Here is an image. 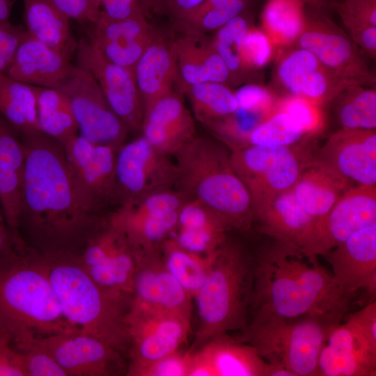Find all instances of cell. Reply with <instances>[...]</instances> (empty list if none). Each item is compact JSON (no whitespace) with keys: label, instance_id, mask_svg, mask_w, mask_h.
Listing matches in <instances>:
<instances>
[{"label":"cell","instance_id":"1","mask_svg":"<svg viewBox=\"0 0 376 376\" xmlns=\"http://www.w3.org/2000/svg\"><path fill=\"white\" fill-rule=\"evenodd\" d=\"M25 148L18 233L45 255L81 256L108 224L80 205L64 147L42 131L19 135Z\"/></svg>","mask_w":376,"mask_h":376},{"label":"cell","instance_id":"2","mask_svg":"<svg viewBox=\"0 0 376 376\" xmlns=\"http://www.w3.org/2000/svg\"><path fill=\"white\" fill-rule=\"evenodd\" d=\"M352 298L318 256L301 247L274 240L254 257L250 314L261 311L288 318H313L334 324L347 315Z\"/></svg>","mask_w":376,"mask_h":376},{"label":"cell","instance_id":"3","mask_svg":"<svg viewBox=\"0 0 376 376\" xmlns=\"http://www.w3.org/2000/svg\"><path fill=\"white\" fill-rule=\"evenodd\" d=\"M0 324L19 351L38 338L77 329L61 312L45 256L24 242L0 256Z\"/></svg>","mask_w":376,"mask_h":376},{"label":"cell","instance_id":"4","mask_svg":"<svg viewBox=\"0 0 376 376\" xmlns=\"http://www.w3.org/2000/svg\"><path fill=\"white\" fill-rule=\"evenodd\" d=\"M49 276L66 320L111 345L127 359L131 345L127 316L132 295L98 284L79 255H45Z\"/></svg>","mask_w":376,"mask_h":376},{"label":"cell","instance_id":"5","mask_svg":"<svg viewBox=\"0 0 376 376\" xmlns=\"http://www.w3.org/2000/svg\"><path fill=\"white\" fill-rule=\"evenodd\" d=\"M230 155L221 142L197 135L173 156L175 188L206 206L230 230L247 231L253 225L251 199L231 166Z\"/></svg>","mask_w":376,"mask_h":376},{"label":"cell","instance_id":"6","mask_svg":"<svg viewBox=\"0 0 376 376\" xmlns=\"http://www.w3.org/2000/svg\"><path fill=\"white\" fill-rule=\"evenodd\" d=\"M253 283L254 257L227 238L217 249L206 280L194 297L198 321L191 352L212 338L246 327Z\"/></svg>","mask_w":376,"mask_h":376},{"label":"cell","instance_id":"7","mask_svg":"<svg viewBox=\"0 0 376 376\" xmlns=\"http://www.w3.org/2000/svg\"><path fill=\"white\" fill-rule=\"evenodd\" d=\"M334 324L313 318H288L253 311L246 327L234 338L293 376H318L319 354Z\"/></svg>","mask_w":376,"mask_h":376},{"label":"cell","instance_id":"8","mask_svg":"<svg viewBox=\"0 0 376 376\" xmlns=\"http://www.w3.org/2000/svg\"><path fill=\"white\" fill-rule=\"evenodd\" d=\"M313 159L305 158L295 145L249 146L233 150L230 155L233 169L251 196L253 217L276 196L290 189Z\"/></svg>","mask_w":376,"mask_h":376},{"label":"cell","instance_id":"9","mask_svg":"<svg viewBox=\"0 0 376 376\" xmlns=\"http://www.w3.org/2000/svg\"><path fill=\"white\" fill-rule=\"evenodd\" d=\"M333 325L321 348L318 376L376 375V301Z\"/></svg>","mask_w":376,"mask_h":376},{"label":"cell","instance_id":"10","mask_svg":"<svg viewBox=\"0 0 376 376\" xmlns=\"http://www.w3.org/2000/svg\"><path fill=\"white\" fill-rule=\"evenodd\" d=\"M306 24L294 46L307 49L347 86H375V76L357 45L326 13L306 5Z\"/></svg>","mask_w":376,"mask_h":376},{"label":"cell","instance_id":"11","mask_svg":"<svg viewBox=\"0 0 376 376\" xmlns=\"http://www.w3.org/2000/svg\"><path fill=\"white\" fill-rule=\"evenodd\" d=\"M64 148L80 205L95 217L108 218L105 210L120 204L116 176L118 150L91 143L81 135Z\"/></svg>","mask_w":376,"mask_h":376},{"label":"cell","instance_id":"12","mask_svg":"<svg viewBox=\"0 0 376 376\" xmlns=\"http://www.w3.org/2000/svg\"><path fill=\"white\" fill-rule=\"evenodd\" d=\"M54 89L68 100L81 136L118 150L124 144L130 130L113 111L90 72L76 65Z\"/></svg>","mask_w":376,"mask_h":376},{"label":"cell","instance_id":"13","mask_svg":"<svg viewBox=\"0 0 376 376\" xmlns=\"http://www.w3.org/2000/svg\"><path fill=\"white\" fill-rule=\"evenodd\" d=\"M171 157L157 150L143 136L124 143L116 162L120 205L130 198L175 188L177 167Z\"/></svg>","mask_w":376,"mask_h":376},{"label":"cell","instance_id":"14","mask_svg":"<svg viewBox=\"0 0 376 376\" xmlns=\"http://www.w3.org/2000/svg\"><path fill=\"white\" fill-rule=\"evenodd\" d=\"M191 315L180 313L130 308L127 368L144 366L180 349L191 333Z\"/></svg>","mask_w":376,"mask_h":376},{"label":"cell","instance_id":"15","mask_svg":"<svg viewBox=\"0 0 376 376\" xmlns=\"http://www.w3.org/2000/svg\"><path fill=\"white\" fill-rule=\"evenodd\" d=\"M68 376L126 375L125 357L105 341L77 329L38 338Z\"/></svg>","mask_w":376,"mask_h":376},{"label":"cell","instance_id":"16","mask_svg":"<svg viewBox=\"0 0 376 376\" xmlns=\"http://www.w3.org/2000/svg\"><path fill=\"white\" fill-rule=\"evenodd\" d=\"M273 88L281 96H299L322 107L344 88L340 81L307 49L292 46L277 52Z\"/></svg>","mask_w":376,"mask_h":376},{"label":"cell","instance_id":"17","mask_svg":"<svg viewBox=\"0 0 376 376\" xmlns=\"http://www.w3.org/2000/svg\"><path fill=\"white\" fill-rule=\"evenodd\" d=\"M76 56L77 65L91 73L113 111L130 130H141L144 114L134 71L111 62L84 38Z\"/></svg>","mask_w":376,"mask_h":376},{"label":"cell","instance_id":"18","mask_svg":"<svg viewBox=\"0 0 376 376\" xmlns=\"http://www.w3.org/2000/svg\"><path fill=\"white\" fill-rule=\"evenodd\" d=\"M374 224H376V185L352 187L316 223L307 251L323 256L355 232Z\"/></svg>","mask_w":376,"mask_h":376},{"label":"cell","instance_id":"19","mask_svg":"<svg viewBox=\"0 0 376 376\" xmlns=\"http://www.w3.org/2000/svg\"><path fill=\"white\" fill-rule=\"evenodd\" d=\"M134 253L136 265L130 308L191 315L193 298L167 269L161 248Z\"/></svg>","mask_w":376,"mask_h":376},{"label":"cell","instance_id":"20","mask_svg":"<svg viewBox=\"0 0 376 376\" xmlns=\"http://www.w3.org/2000/svg\"><path fill=\"white\" fill-rule=\"evenodd\" d=\"M281 370L226 333L192 352L189 376H279Z\"/></svg>","mask_w":376,"mask_h":376},{"label":"cell","instance_id":"21","mask_svg":"<svg viewBox=\"0 0 376 376\" xmlns=\"http://www.w3.org/2000/svg\"><path fill=\"white\" fill-rule=\"evenodd\" d=\"M332 275L346 294L354 297L365 290L375 299L376 293V224L359 230L323 256Z\"/></svg>","mask_w":376,"mask_h":376},{"label":"cell","instance_id":"22","mask_svg":"<svg viewBox=\"0 0 376 376\" xmlns=\"http://www.w3.org/2000/svg\"><path fill=\"white\" fill-rule=\"evenodd\" d=\"M313 160L358 185H376V131L340 128Z\"/></svg>","mask_w":376,"mask_h":376},{"label":"cell","instance_id":"23","mask_svg":"<svg viewBox=\"0 0 376 376\" xmlns=\"http://www.w3.org/2000/svg\"><path fill=\"white\" fill-rule=\"evenodd\" d=\"M86 24L87 40L109 61L133 71L154 36L143 15L111 19L101 10Z\"/></svg>","mask_w":376,"mask_h":376},{"label":"cell","instance_id":"24","mask_svg":"<svg viewBox=\"0 0 376 376\" xmlns=\"http://www.w3.org/2000/svg\"><path fill=\"white\" fill-rule=\"evenodd\" d=\"M141 130L155 148L172 157L197 136L194 116L177 91L152 107L144 116Z\"/></svg>","mask_w":376,"mask_h":376},{"label":"cell","instance_id":"25","mask_svg":"<svg viewBox=\"0 0 376 376\" xmlns=\"http://www.w3.org/2000/svg\"><path fill=\"white\" fill-rule=\"evenodd\" d=\"M134 74L145 116L157 101L176 91L175 85L181 87L173 40L154 34Z\"/></svg>","mask_w":376,"mask_h":376},{"label":"cell","instance_id":"26","mask_svg":"<svg viewBox=\"0 0 376 376\" xmlns=\"http://www.w3.org/2000/svg\"><path fill=\"white\" fill-rule=\"evenodd\" d=\"M273 240L308 250L316 221L301 207L292 189L273 198L253 217V224Z\"/></svg>","mask_w":376,"mask_h":376},{"label":"cell","instance_id":"27","mask_svg":"<svg viewBox=\"0 0 376 376\" xmlns=\"http://www.w3.org/2000/svg\"><path fill=\"white\" fill-rule=\"evenodd\" d=\"M182 91L185 86L219 82L228 84L230 74L213 40L203 33L185 31L173 40Z\"/></svg>","mask_w":376,"mask_h":376},{"label":"cell","instance_id":"28","mask_svg":"<svg viewBox=\"0 0 376 376\" xmlns=\"http://www.w3.org/2000/svg\"><path fill=\"white\" fill-rule=\"evenodd\" d=\"M74 66L70 61L28 33L6 74L29 85L56 88Z\"/></svg>","mask_w":376,"mask_h":376},{"label":"cell","instance_id":"29","mask_svg":"<svg viewBox=\"0 0 376 376\" xmlns=\"http://www.w3.org/2000/svg\"><path fill=\"white\" fill-rule=\"evenodd\" d=\"M230 229L210 209L194 199H188L178 212L171 235L184 249L207 255L217 251L227 240Z\"/></svg>","mask_w":376,"mask_h":376},{"label":"cell","instance_id":"30","mask_svg":"<svg viewBox=\"0 0 376 376\" xmlns=\"http://www.w3.org/2000/svg\"><path fill=\"white\" fill-rule=\"evenodd\" d=\"M350 182L330 168L313 159L303 169L291 189L301 207L317 223L352 187Z\"/></svg>","mask_w":376,"mask_h":376},{"label":"cell","instance_id":"31","mask_svg":"<svg viewBox=\"0 0 376 376\" xmlns=\"http://www.w3.org/2000/svg\"><path fill=\"white\" fill-rule=\"evenodd\" d=\"M26 29L33 38L70 61L78 41L70 26V18L48 0H23Z\"/></svg>","mask_w":376,"mask_h":376},{"label":"cell","instance_id":"32","mask_svg":"<svg viewBox=\"0 0 376 376\" xmlns=\"http://www.w3.org/2000/svg\"><path fill=\"white\" fill-rule=\"evenodd\" d=\"M178 212L133 216L115 210L109 220L123 232L134 253H140L161 248L175 229Z\"/></svg>","mask_w":376,"mask_h":376},{"label":"cell","instance_id":"33","mask_svg":"<svg viewBox=\"0 0 376 376\" xmlns=\"http://www.w3.org/2000/svg\"><path fill=\"white\" fill-rule=\"evenodd\" d=\"M31 86L40 130L65 147L77 136L79 130L68 100L56 89Z\"/></svg>","mask_w":376,"mask_h":376},{"label":"cell","instance_id":"34","mask_svg":"<svg viewBox=\"0 0 376 376\" xmlns=\"http://www.w3.org/2000/svg\"><path fill=\"white\" fill-rule=\"evenodd\" d=\"M305 8L301 0H267L260 15V29L276 53L295 45L305 26Z\"/></svg>","mask_w":376,"mask_h":376},{"label":"cell","instance_id":"35","mask_svg":"<svg viewBox=\"0 0 376 376\" xmlns=\"http://www.w3.org/2000/svg\"><path fill=\"white\" fill-rule=\"evenodd\" d=\"M217 251L207 255L194 253L180 246L171 236L161 246L167 269L193 299L206 280Z\"/></svg>","mask_w":376,"mask_h":376},{"label":"cell","instance_id":"36","mask_svg":"<svg viewBox=\"0 0 376 376\" xmlns=\"http://www.w3.org/2000/svg\"><path fill=\"white\" fill-rule=\"evenodd\" d=\"M0 114L19 135L39 131L36 97L32 86L0 73Z\"/></svg>","mask_w":376,"mask_h":376},{"label":"cell","instance_id":"37","mask_svg":"<svg viewBox=\"0 0 376 376\" xmlns=\"http://www.w3.org/2000/svg\"><path fill=\"white\" fill-rule=\"evenodd\" d=\"M329 103L340 128L375 130V87L348 86L342 89Z\"/></svg>","mask_w":376,"mask_h":376},{"label":"cell","instance_id":"38","mask_svg":"<svg viewBox=\"0 0 376 376\" xmlns=\"http://www.w3.org/2000/svg\"><path fill=\"white\" fill-rule=\"evenodd\" d=\"M195 118L205 127L212 123L233 113L238 103L228 84L219 82H205L185 86Z\"/></svg>","mask_w":376,"mask_h":376},{"label":"cell","instance_id":"39","mask_svg":"<svg viewBox=\"0 0 376 376\" xmlns=\"http://www.w3.org/2000/svg\"><path fill=\"white\" fill-rule=\"evenodd\" d=\"M136 265L134 251L121 230L105 262L100 265L85 267L100 285L132 295Z\"/></svg>","mask_w":376,"mask_h":376},{"label":"cell","instance_id":"40","mask_svg":"<svg viewBox=\"0 0 376 376\" xmlns=\"http://www.w3.org/2000/svg\"><path fill=\"white\" fill-rule=\"evenodd\" d=\"M306 138L301 126L288 113L276 109L250 132L247 146L288 147Z\"/></svg>","mask_w":376,"mask_h":376},{"label":"cell","instance_id":"41","mask_svg":"<svg viewBox=\"0 0 376 376\" xmlns=\"http://www.w3.org/2000/svg\"><path fill=\"white\" fill-rule=\"evenodd\" d=\"M251 26V17L244 10L217 29L212 40L217 52L229 70L230 82L233 84L240 83L244 75L240 52L243 38Z\"/></svg>","mask_w":376,"mask_h":376},{"label":"cell","instance_id":"42","mask_svg":"<svg viewBox=\"0 0 376 376\" xmlns=\"http://www.w3.org/2000/svg\"><path fill=\"white\" fill-rule=\"evenodd\" d=\"M22 191V174L0 161V207L7 226L17 234Z\"/></svg>","mask_w":376,"mask_h":376},{"label":"cell","instance_id":"43","mask_svg":"<svg viewBox=\"0 0 376 376\" xmlns=\"http://www.w3.org/2000/svg\"><path fill=\"white\" fill-rule=\"evenodd\" d=\"M276 108L291 116L306 136L318 135L323 131L325 125L323 107L308 99L299 96H281Z\"/></svg>","mask_w":376,"mask_h":376},{"label":"cell","instance_id":"44","mask_svg":"<svg viewBox=\"0 0 376 376\" xmlns=\"http://www.w3.org/2000/svg\"><path fill=\"white\" fill-rule=\"evenodd\" d=\"M276 55V49L267 36L260 29L251 26L240 47V57L244 72L263 68Z\"/></svg>","mask_w":376,"mask_h":376},{"label":"cell","instance_id":"45","mask_svg":"<svg viewBox=\"0 0 376 376\" xmlns=\"http://www.w3.org/2000/svg\"><path fill=\"white\" fill-rule=\"evenodd\" d=\"M191 351L180 349L144 366L129 368L128 376H189Z\"/></svg>","mask_w":376,"mask_h":376},{"label":"cell","instance_id":"46","mask_svg":"<svg viewBox=\"0 0 376 376\" xmlns=\"http://www.w3.org/2000/svg\"><path fill=\"white\" fill-rule=\"evenodd\" d=\"M238 107L270 116L281 97L273 88L257 84H248L235 92Z\"/></svg>","mask_w":376,"mask_h":376},{"label":"cell","instance_id":"47","mask_svg":"<svg viewBox=\"0 0 376 376\" xmlns=\"http://www.w3.org/2000/svg\"><path fill=\"white\" fill-rule=\"evenodd\" d=\"M251 0H234L224 6L213 8L196 20L182 24L185 31L205 33L217 31L230 19L243 13Z\"/></svg>","mask_w":376,"mask_h":376},{"label":"cell","instance_id":"48","mask_svg":"<svg viewBox=\"0 0 376 376\" xmlns=\"http://www.w3.org/2000/svg\"><path fill=\"white\" fill-rule=\"evenodd\" d=\"M333 8L347 31L363 26H376V0L334 1Z\"/></svg>","mask_w":376,"mask_h":376},{"label":"cell","instance_id":"49","mask_svg":"<svg viewBox=\"0 0 376 376\" xmlns=\"http://www.w3.org/2000/svg\"><path fill=\"white\" fill-rule=\"evenodd\" d=\"M25 148L16 130L0 114V161L22 174Z\"/></svg>","mask_w":376,"mask_h":376},{"label":"cell","instance_id":"50","mask_svg":"<svg viewBox=\"0 0 376 376\" xmlns=\"http://www.w3.org/2000/svg\"><path fill=\"white\" fill-rule=\"evenodd\" d=\"M36 340L28 348L21 351L26 376H68L53 357Z\"/></svg>","mask_w":376,"mask_h":376},{"label":"cell","instance_id":"51","mask_svg":"<svg viewBox=\"0 0 376 376\" xmlns=\"http://www.w3.org/2000/svg\"><path fill=\"white\" fill-rule=\"evenodd\" d=\"M27 36L26 27L14 24L9 20L1 22L0 61L9 68L19 45Z\"/></svg>","mask_w":376,"mask_h":376},{"label":"cell","instance_id":"52","mask_svg":"<svg viewBox=\"0 0 376 376\" xmlns=\"http://www.w3.org/2000/svg\"><path fill=\"white\" fill-rule=\"evenodd\" d=\"M102 13L111 19H124L139 15H146L150 8L148 0H106Z\"/></svg>","mask_w":376,"mask_h":376},{"label":"cell","instance_id":"53","mask_svg":"<svg viewBox=\"0 0 376 376\" xmlns=\"http://www.w3.org/2000/svg\"><path fill=\"white\" fill-rule=\"evenodd\" d=\"M70 19L81 24L94 22L98 15L91 9L88 0H48Z\"/></svg>","mask_w":376,"mask_h":376},{"label":"cell","instance_id":"54","mask_svg":"<svg viewBox=\"0 0 376 376\" xmlns=\"http://www.w3.org/2000/svg\"><path fill=\"white\" fill-rule=\"evenodd\" d=\"M0 376H26L22 353L12 345L0 348Z\"/></svg>","mask_w":376,"mask_h":376},{"label":"cell","instance_id":"55","mask_svg":"<svg viewBox=\"0 0 376 376\" xmlns=\"http://www.w3.org/2000/svg\"><path fill=\"white\" fill-rule=\"evenodd\" d=\"M349 32L352 40L371 59L376 58V26H364L352 29Z\"/></svg>","mask_w":376,"mask_h":376},{"label":"cell","instance_id":"56","mask_svg":"<svg viewBox=\"0 0 376 376\" xmlns=\"http://www.w3.org/2000/svg\"><path fill=\"white\" fill-rule=\"evenodd\" d=\"M150 8L164 11L179 19L205 0H148Z\"/></svg>","mask_w":376,"mask_h":376},{"label":"cell","instance_id":"57","mask_svg":"<svg viewBox=\"0 0 376 376\" xmlns=\"http://www.w3.org/2000/svg\"><path fill=\"white\" fill-rule=\"evenodd\" d=\"M22 242L19 235L12 231L7 226L3 216L0 215V256L15 249Z\"/></svg>","mask_w":376,"mask_h":376},{"label":"cell","instance_id":"58","mask_svg":"<svg viewBox=\"0 0 376 376\" xmlns=\"http://www.w3.org/2000/svg\"><path fill=\"white\" fill-rule=\"evenodd\" d=\"M234 0H205L182 17L177 19L180 24L189 23L200 17L207 11L227 4Z\"/></svg>","mask_w":376,"mask_h":376},{"label":"cell","instance_id":"59","mask_svg":"<svg viewBox=\"0 0 376 376\" xmlns=\"http://www.w3.org/2000/svg\"><path fill=\"white\" fill-rule=\"evenodd\" d=\"M306 6L321 13L327 14L333 8V0H301Z\"/></svg>","mask_w":376,"mask_h":376},{"label":"cell","instance_id":"60","mask_svg":"<svg viewBox=\"0 0 376 376\" xmlns=\"http://www.w3.org/2000/svg\"><path fill=\"white\" fill-rule=\"evenodd\" d=\"M15 0H0V22L9 20Z\"/></svg>","mask_w":376,"mask_h":376},{"label":"cell","instance_id":"61","mask_svg":"<svg viewBox=\"0 0 376 376\" xmlns=\"http://www.w3.org/2000/svg\"><path fill=\"white\" fill-rule=\"evenodd\" d=\"M8 345H12L11 338L0 324V348Z\"/></svg>","mask_w":376,"mask_h":376},{"label":"cell","instance_id":"62","mask_svg":"<svg viewBox=\"0 0 376 376\" xmlns=\"http://www.w3.org/2000/svg\"><path fill=\"white\" fill-rule=\"evenodd\" d=\"M92 10L97 15L101 12V7L106 0H88Z\"/></svg>","mask_w":376,"mask_h":376}]
</instances>
